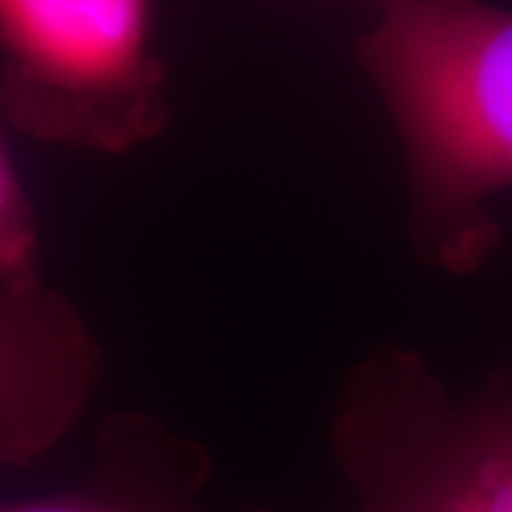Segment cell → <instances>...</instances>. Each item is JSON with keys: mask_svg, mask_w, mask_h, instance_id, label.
Segmentation results:
<instances>
[{"mask_svg": "<svg viewBox=\"0 0 512 512\" xmlns=\"http://www.w3.org/2000/svg\"><path fill=\"white\" fill-rule=\"evenodd\" d=\"M37 276H43V268L35 200L9 143V126L0 120V285H18Z\"/></svg>", "mask_w": 512, "mask_h": 512, "instance_id": "obj_6", "label": "cell"}, {"mask_svg": "<svg viewBox=\"0 0 512 512\" xmlns=\"http://www.w3.org/2000/svg\"><path fill=\"white\" fill-rule=\"evenodd\" d=\"M211 456L200 441L143 410L109 413L94 433L92 464L57 493L6 501L0 512H279L262 504L211 510L202 493Z\"/></svg>", "mask_w": 512, "mask_h": 512, "instance_id": "obj_5", "label": "cell"}, {"mask_svg": "<svg viewBox=\"0 0 512 512\" xmlns=\"http://www.w3.org/2000/svg\"><path fill=\"white\" fill-rule=\"evenodd\" d=\"M353 55L399 137L407 234L427 268L470 276L501 245L512 188V9L487 0H373Z\"/></svg>", "mask_w": 512, "mask_h": 512, "instance_id": "obj_1", "label": "cell"}, {"mask_svg": "<svg viewBox=\"0 0 512 512\" xmlns=\"http://www.w3.org/2000/svg\"><path fill=\"white\" fill-rule=\"evenodd\" d=\"M154 0H0V120L40 146L120 157L171 123Z\"/></svg>", "mask_w": 512, "mask_h": 512, "instance_id": "obj_3", "label": "cell"}, {"mask_svg": "<svg viewBox=\"0 0 512 512\" xmlns=\"http://www.w3.org/2000/svg\"><path fill=\"white\" fill-rule=\"evenodd\" d=\"M328 441L353 512H512V379L456 399L419 350L379 345L345 373Z\"/></svg>", "mask_w": 512, "mask_h": 512, "instance_id": "obj_2", "label": "cell"}, {"mask_svg": "<svg viewBox=\"0 0 512 512\" xmlns=\"http://www.w3.org/2000/svg\"><path fill=\"white\" fill-rule=\"evenodd\" d=\"M103 348L46 276L0 285V467H32L86 416Z\"/></svg>", "mask_w": 512, "mask_h": 512, "instance_id": "obj_4", "label": "cell"}]
</instances>
